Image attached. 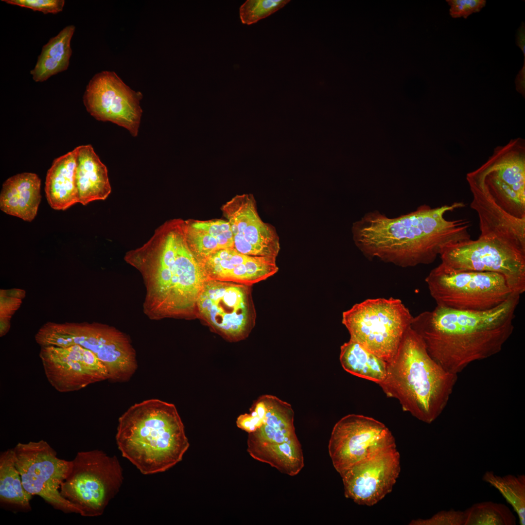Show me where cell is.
Masks as SVG:
<instances>
[{"instance_id": "4316f807", "label": "cell", "mask_w": 525, "mask_h": 525, "mask_svg": "<svg viewBox=\"0 0 525 525\" xmlns=\"http://www.w3.org/2000/svg\"><path fill=\"white\" fill-rule=\"evenodd\" d=\"M32 495L24 488L16 467L14 448L0 454V507L13 512H29L32 510Z\"/></svg>"}, {"instance_id": "277c9868", "label": "cell", "mask_w": 525, "mask_h": 525, "mask_svg": "<svg viewBox=\"0 0 525 525\" xmlns=\"http://www.w3.org/2000/svg\"><path fill=\"white\" fill-rule=\"evenodd\" d=\"M116 440L122 456L144 475L171 468L190 446L175 405L157 399L136 403L119 418Z\"/></svg>"}, {"instance_id": "4fadbf2b", "label": "cell", "mask_w": 525, "mask_h": 525, "mask_svg": "<svg viewBox=\"0 0 525 525\" xmlns=\"http://www.w3.org/2000/svg\"><path fill=\"white\" fill-rule=\"evenodd\" d=\"M13 448L24 489L32 496H40L56 510L79 514L60 492L61 485L70 472L71 460L59 458L55 450L44 440L19 442Z\"/></svg>"}, {"instance_id": "d6986e66", "label": "cell", "mask_w": 525, "mask_h": 525, "mask_svg": "<svg viewBox=\"0 0 525 525\" xmlns=\"http://www.w3.org/2000/svg\"><path fill=\"white\" fill-rule=\"evenodd\" d=\"M207 280L252 286L279 270L276 258L251 256L234 248L217 251L199 261Z\"/></svg>"}, {"instance_id": "7c38bea8", "label": "cell", "mask_w": 525, "mask_h": 525, "mask_svg": "<svg viewBox=\"0 0 525 525\" xmlns=\"http://www.w3.org/2000/svg\"><path fill=\"white\" fill-rule=\"evenodd\" d=\"M439 256L445 267L498 273L514 293L525 291V251L500 239L479 235L446 248Z\"/></svg>"}, {"instance_id": "7a4b0ae2", "label": "cell", "mask_w": 525, "mask_h": 525, "mask_svg": "<svg viewBox=\"0 0 525 525\" xmlns=\"http://www.w3.org/2000/svg\"><path fill=\"white\" fill-rule=\"evenodd\" d=\"M521 295L514 293L498 306L472 311L437 305L413 317L411 327L431 357L457 374L470 364L499 353L511 335Z\"/></svg>"}, {"instance_id": "1f68e13d", "label": "cell", "mask_w": 525, "mask_h": 525, "mask_svg": "<svg viewBox=\"0 0 525 525\" xmlns=\"http://www.w3.org/2000/svg\"><path fill=\"white\" fill-rule=\"evenodd\" d=\"M290 0H247L239 8L244 24L251 25L265 18L284 7Z\"/></svg>"}, {"instance_id": "6da1fadb", "label": "cell", "mask_w": 525, "mask_h": 525, "mask_svg": "<svg viewBox=\"0 0 525 525\" xmlns=\"http://www.w3.org/2000/svg\"><path fill=\"white\" fill-rule=\"evenodd\" d=\"M465 206L463 202L435 208L423 205L394 217L370 211L353 224V240L369 259L402 267L430 264L446 248L471 239L469 220L445 217Z\"/></svg>"}, {"instance_id": "cb8c5ba5", "label": "cell", "mask_w": 525, "mask_h": 525, "mask_svg": "<svg viewBox=\"0 0 525 525\" xmlns=\"http://www.w3.org/2000/svg\"><path fill=\"white\" fill-rule=\"evenodd\" d=\"M76 165L73 150L55 158L48 170L45 192L47 201L53 210H64L78 203Z\"/></svg>"}, {"instance_id": "f1b7e54d", "label": "cell", "mask_w": 525, "mask_h": 525, "mask_svg": "<svg viewBox=\"0 0 525 525\" xmlns=\"http://www.w3.org/2000/svg\"><path fill=\"white\" fill-rule=\"evenodd\" d=\"M249 454L255 459L290 476L296 475L304 467L303 452L297 437L280 445L262 448Z\"/></svg>"}, {"instance_id": "d4e9b609", "label": "cell", "mask_w": 525, "mask_h": 525, "mask_svg": "<svg viewBox=\"0 0 525 525\" xmlns=\"http://www.w3.org/2000/svg\"><path fill=\"white\" fill-rule=\"evenodd\" d=\"M187 239L199 261L221 249L234 248L233 234L226 220H184Z\"/></svg>"}, {"instance_id": "9a60e30c", "label": "cell", "mask_w": 525, "mask_h": 525, "mask_svg": "<svg viewBox=\"0 0 525 525\" xmlns=\"http://www.w3.org/2000/svg\"><path fill=\"white\" fill-rule=\"evenodd\" d=\"M142 95L127 86L114 72L103 71L89 82L83 96L87 110L97 120L109 121L138 135Z\"/></svg>"}, {"instance_id": "e575fe53", "label": "cell", "mask_w": 525, "mask_h": 525, "mask_svg": "<svg viewBox=\"0 0 525 525\" xmlns=\"http://www.w3.org/2000/svg\"><path fill=\"white\" fill-rule=\"evenodd\" d=\"M450 8L449 14L453 18H467L472 13L479 12L485 6L486 0H446Z\"/></svg>"}, {"instance_id": "3957f363", "label": "cell", "mask_w": 525, "mask_h": 525, "mask_svg": "<svg viewBox=\"0 0 525 525\" xmlns=\"http://www.w3.org/2000/svg\"><path fill=\"white\" fill-rule=\"evenodd\" d=\"M127 262L150 283V297L161 315L197 317L196 304L207 278L188 242L184 220L166 221Z\"/></svg>"}, {"instance_id": "ba28073f", "label": "cell", "mask_w": 525, "mask_h": 525, "mask_svg": "<svg viewBox=\"0 0 525 525\" xmlns=\"http://www.w3.org/2000/svg\"><path fill=\"white\" fill-rule=\"evenodd\" d=\"M413 316L398 298L367 299L342 314L350 340L387 363L395 355Z\"/></svg>"}, {"instance_id": "ffe728a7", "label": "cell", "mask_w": 525, "mask_h": 525, "mask_svg": "<svg viewBox=\"0 0 525 525\" xmlns=\"http://www.w3.org/2000/svg\"><path fill=\"white\" fill-rule=\"evenodd\" d=\"M469 187L472 195L471 207L478 216L480 235L497 238L525 251V219L507 213L483 190Z\"/></svg>"}, {"instance_id": "603a6c76", "label": "cell", "mask_w": 525, "mask_h": 525, "mask_svg": "<svg viewBox=\"0 0 525 525\" xmlns=\"http://www.w3.org/2000/svg\"><path fill=\"white\" fill-rule=\"evenodd\" d=\"M41 180L32 173H23L6 179L0 194V209L7 214L32 221L41 200Z\"/></svg>"}, {"instance_id": "2e32d148", "label": "cell", "mask_w": 525, "mask_h": 525, "mask_svg": "<svg viewBox=\"0 0 525 525\" xmlns=\"http://www.w3.org/2000/svg\"><path fill=\"white\" fill-rule=\"evenodd\" d=\"M39 356L49 382L60 392L77 391L109 380L102 362L91 351L79 345L41 346Z\"/></svg>"}, {"instance_id": "836d02e7", "label": "cell", "mask_w": 525, "mask_h": 525, "mask_svg": "<svg viewBox=\"0 0 525 525\" xmlns=\"http://www.w3.org/2000/svg\"><path fill=\"white\" fill-rule=\"evenodd\" d=\"M2 1L40 11L45 14H55L61 12L65 3L64 0H2Z\"/></svg>"}, {"instance_id": "74e56055", "label": "cell", "mask_w": 525, "mask_h": 525, "mask_svg": "<svg viewBox=\"0 0 525 525\" xmlns=\"http://www.w3.org/2000/svg\"><path fill=\"white\" fill-rule=\"evenodd\" d=\"M516 44L521 50L525 58V24L522 22L516 34Z\"/></svg>"}, {"instance_id": "5b68a950", "label": "cell", "mask_w": 525, "mask_h": 525, "mask_svg": "<svg viewBox=\"0 0 525 525\" xmlns=\"http://www.w3.org/2000/svg\"><path fill=\"white\" fill-rule=\"evenodd\" d=\"M457 380V374L431 357L410 326L395 355L387 363L385 378L378 385L388 397L399 401L404 411L431 423L446 406Z\"/></svg>"}, {"instance_id": "d590c367", "label": "cell", "mask_w": 525, "mask_h": 525, "mask_svg": "<svg viewBox=\"0 0 525 525\" xmlns=\"http://www.w3.org/2000/svg\"><path fill=\"white\" fill-rule=\"evenodd\" d=\"M250 413L240 415L236 420L237 427L248 434L257 430L264 421V419L259 417L254 411L250 410Z\"/></svg>"}, {"instance_id": "8992f818", "label": "cell", "mask_w": 525, "mask_h": 525, "mask_svg": "<svg viewBox=\"0 0 525 525\" xmlns=\"http://www.w3.org/2000/svg\"><path fill=\"white\" fill-rule=\"evenodd\" d=\"M35 338L40 346L79 345L91 351L107 368L111 381H127L138 368L135 351L129 338L107 325L49 322L39 329Z\"/></svg>"}, {"instance_id": "30bf717a", "label": "cell", "mask_w": 525, "mask_h": 525, "mask_svg": "<svg viewBox=\"0 0 525 525\" xmlns=\"http://www.w3.org/2000/svg\"><path fill=\"white\" fill-rule=\"evenodd\" d=\"M469 186L490 195L510 215L525 219V141L511 139L495 148L488 159L466 175Z\"/></svg>"}, {"instance_id": "7402d4cb", "label": "cell", "mask_w": 525, "mask_h": 525, "mask_svg": "<svg viewBox=\"0 0 525 525\" xmlns=\"http://www.w3.org/2000/svg\"><path fill=\"white\" fill-rule=\"evenodd\" d=\"M73 150L78 203L86 205L94 201L105 200L111 192L106 167L91 145H80Z\"/></svg>"}, {"instance_id": "44dd1931", "label": "cell", "mask_w": 525, "mask_h": 525, "mask_svg": "<svg viewBox=\"0 0 525 525\" xmlns=\"http://www.w3.org/2000/svg\"><path fill=\"white\" fill-rule=\"evenodd\" d=\"M266 411L262 425L249 433L247 452L280 445L297 437L291 405L276 396L263 395Z\"/></svg>"}, {"instance_id": "f546056e", "label": "cell", "mask_w": 525, "mask_h": 525, "mask_svg": "<svg viewBox=\"0 0 525 525\" xmlns=\"http://www.w3.org/2000/svg\"><path fill=\"white\" fill-rule=\"evenodd\" d=\"M483 480L497 489L517 513L521 525L525 524V475L499 476L486 472Z\"/></svg>"}, {"instance_id": "5bb4252c", "label": "cell", "mask_w": 525, "mask_h": 525, "mask_svg": "<svg viewBox=\"0 0 525 525\" xmlns=\"http://www.w3.org/2000/svg\"><path fill=\"white\" fill-rule=\"evenodd\" d=\"M396 446L393 436L382 422L368 416L349 414L334 425L328 444L329 455L341 473L387 448Z\"/></svg>"}, {"instance_id": "52a82bcc", "label": "cell", "mask_w": 525, "mask_h": 525, "mask_svg": "<svg viewBox=\"0 0 525 525\" xmlns=\"http://www.w3.org/2000/svg\"><path fill=\"white\" fill-rule=\"evenodd\" d=\"M123 480L122 469L116 456L98 449L81 451L71 460L60 492L79 514L97 517L103 514L118 493Z\"/></svg>"}, {"instance_id": "ac0fdd59", "label": "cell", "mask_w": 525, "mask_h": 525, "mask_svg": "<svg viewBox=\"0 0 525 525\" xmlns=\"http://www.w3.org/2000/svg\"><path fill=\"white\" fill-rule=\"evenodd\" d=\"M221 210L231 227L234 249L245 255L277 258L280 250L279 236L272 225L261 218L252 194L236 195L222 206Z\"/></svg>"}, {"instance_id": "8fae6325", "label": "cell", "mask_w": 525, "mask_h": 525, "mask_svg": "<svg viewBox=\"0 0 525 525\" xmlns=\"http://www.w3.org/2000/svg\"><path fill=\"white\" fill-rule=\"evenodd\" d=\"M251 286L207 280L198 297L197 316L230 342L247 338L254 328L256 313Z\"/></svg>"}, {"instance_id": "d6a6232c", "label": "cell", "mask_w": 525, "mask_h": 525, "mask_svg": "<svg viewBox=\"0 0 525 525\" xmlns=\"http://www.w3.org/2000/svg\"><path fill=\"white\" fill-rule=\"evenodd\" d=\"M465 513L464 511L451 509L438 512L431 518L426 519L413 520L411 525H464Z\"/></svg>"}, {"instance_id": "8d00e7d4", "label": "cell", "mask_w": 525, "mask_h": 525, "mask_svg": "<svg viewBox=\"0 0 525 525\" xmlns=\"http://www.w3.org/2000/svg\"><path fill=\"white\" fill-rule=\"evenodd\" d=\"M516 90L525 98V58L523 67L516 76L515 80Z\"/></svg>"}, {"instance_id": "9c48e42d", "label": "cell", "mask_w": 525, "mask_h": 525, "mask_svg": "<svg viewBox=\"0 0 525 525\" xmlns=\"http://www.w3.org/2000/svg\"><path fill=\"white\" fill-rule=\"evenodd\" d=\"M425 281L437 305L455 310H490L516 293L500 274L457 271L440 264L430 272Z\"/></svg>"}, {"instance_id": "83f0119b", "label": "cell", "mask_w": 525, "mask_h": 525, "mask_svg": "<svg viewBox=\"0 0 525 525\" xmlns=\"http://www.w3.org/2000/svg\"><path fill=\"white\" fill-rule=\"evenodd\" d=\"M340 361L346 371L377 384L386 377L387 362L350 339L341 346Z\"/></svg>"}, {"instance_id": "4dcf8cb0", "label": "cell", "mask_w": 525, "mask_h": 525, "mask_svg": "<svg viewBox=\"0 0 525 525\" xmlns=\"http://www.w3.org/2000/svg\"><path fill=\"white\" fill-rule=\"evenodd\" d=\"M464 525H515L516 517L505 505L492 501L476 503L464 511Z\"/></svg>"}, {"instance_id": "484cf974", "label": "cell", "mask_w": 525, "mask_h": 525, "mask_svg": "<svg viewBox=\"0 0 525 525\" xmlns=\"http://www.w3.org/2000/svg\"><path fill=\"white\" fill-rule=\"evenodd\" d=\"M75 30L73 25L66 26L43 46L36 63L30 71L35 81H45L68 69L72 54L70 41Z\"/></svg>"}, {"instance_id": "e0dca14e", "label": "cell", "mask_w": 525, "mask_h": 525, "mask_svg": "<svg viewBox=\"0 0 525 525\" xmlns=\"http://www.w3.org/2000/svg\"><path fill=\"white\" fill-rule=\"evenodd\" d=\"M400 455L396 446L383 449L340 473L345 497L372 506L390 493L399 475Z\"/></svg>"}]
</instances>
